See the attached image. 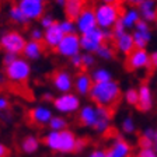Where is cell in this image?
<instances>
[{"mask_svg":"<svg viewBox=\"0 0 157 157\" xmlns=\"http://www.w3.org/2000/svg\"><path fill=\"white\" fill-rule=\"evenodd\" d=\"M111 109L95 104H86L78 111V121L83 126L93 128L98 133H107L111 129Z\"/></svg>","mask_w":157,"mask_h":157,"instance_id":"cell-1","label":"cell"},{"mask_svg":"<svg viewBox=\"0 0 157 157\" xmlns=\"http://www.w3.org/2000/svg\"><path fill=\"white\" fill-rule=\"evenodd\" d=\"M121 95L122 90L119 83L115 82V80H111V82L107 83H94L88 97L93 101V104L111 109L114 105H117L119 102Z\"/></svg>","mask_w":157,"mask_h":157,"instance_id":"cell-2","label":"cell"},{"mask_svg":"<svg viewBox=\"0 0 157 157\" xmlns=\"http://www.w3.org/2000/svg\"><path fill=\"white\" fill-rule=\"evenodd\" d=\"M44 143L53 151H59V153H75L77 137L69 129L62 131V132L51 131L44 137Z\"/></svg>","mask_w":157,"mask_h":157,"instance_id":"cell-3","label":"cell"},{"mask_svg":"<svg viewBox=\"0 0 157 157\" xmlns=\"http://www.w3.org/2000/svg\"><path fill=\"white\" fill-rule=\"evenodd\" d=\"M94 14L97 25L100 29H112V27L121 20V7L119 4L98 3L94 7Z\"/></svg>","mask_w":157,"mask_h":157,"instance_id":"cell-4","label":"cell"},{"mask_svg":"<svg viewBox=\"0 0 157 157\" xmlns=\"http://www.w3.org/2000/svg\"><path fill=\"white\" fill-rule=\"evenodd\" d=\"M31 70L33 69H31V65H29L28 60L25 58H20V56L11 65L4 67L6 77L11 83H17V84L25 83L29 78V76H31Z\"/></svg>","mask_w":157,"mask_h":157,"instance_id":"cell-5","label":"cell"},{"mask_svg":"<svg viewBox=\"0 0 157 157\" xmlns=\"http://www.w3.org/2000/svg\"><path fill=\"white\" fill-rule=\"evenodd\" d=\"M25 36L18 31H7L0 36V48L6 53H13V55H23V51L27 45Z\"/></svg>","mask_w":157,"mask_h":157,"instance_id":"cell-6","label":"cell"},{"mask_svg":"<svg viewBox=\"0 0 157 157\" xmlns=\"http://www.w3.org/2000/svg\"><path fill=\"white\" fill-rule=\"evenodd\" d=\"M53 108L59 114H75L80 111V98L75 93H66V94H59L52 102Z\"/></svg>","mask_w":157,"mask_h":157,"instance_id":"cell-7","label":"cell"},{"mask_svg":"<svg viewBox=\"0 0 157 157\" xmlns=\"http://www.w3.org/2000/svg\"><path fill=\"white\" fill-rule=\"evenodd\" d=\"M80 44H82V51L84 53H94L95 55V52L100 49V46L107 42L104 39L102 29L95 28L93 31H90V33L80 35Z\"/></svg>","mask_w":157,"mask_h":157,"instance_id":"cell-8","label":"cell"},{"mask_svg":"<svg viewBox=\"0 0 157 157\" xmlns=\"http://www.w3.org/2000/svg\"><path fill=\"white\" fill-rule=\"evenodd\" d=\"M56 52L63 58L72 59L73 56H77L82 53V44H80V35L78 34H70L65 35L62 42L56 48Z\"/></svg>","mask_w":157,"mask_h":157,"instance_id":"cell-9","label":"cell"},{"mask_svg":"<svg viewBox=\"0 0 157 157\" xmlns=\"http://www.w3.org/2000/svg\"><path fill=\"white\" fill-rule=\"evenodd\" d=\"M126 66L132 72H139L144 69L151 67L150 53L146 49H135L132 53L126 56Z\"/></svg>","mask_w":157,"mask_h":157,"instance_id":"cell-10","label":"cell"},{"mask_svg":"<svg viewBox=\"0 0 157 157\" xmlns=\"http://www.w3.org/2000/svg\"><path fill=\"white\" fill-rule=\"evenodd\" d=\"M18 7L21 9L28 21H36L41 20L45 14V3L38 0H18Z\"/></svg>","mask_w":157,"mask_h":157,"instance_id":"cell-11","label":"cell"},{"mask_svg":"<svg viewBox=\"0 0 157 157\" xmlns=\"http://www.w3.org/2000/svg\"><path fill=\"white\" fill-rule=\"evenodd\" d=\"M52 86L60 94L72 93L75 90V77L69 70H58L52 76Z\"/></svg>","mask_w":157,"mask_h":157,"instance_id":"cell-12","label":"cell"},{"mask_svg":"<svg viewBox=\"0 0 157 157\" xmlns=\"http://www.w3.org/2000/svg\"><path fill=\"white\" fill-rule=\"evenodd\" d=\"M76 27H77V34L78 35H83L86 33H90L93 29L98 28L97 25V20H95V14H94V9H90V7H86L83 10L80 16L75 20Z\"/></svg>","mask_w":157,"mask_h":157,"instance_id":"cell-13","label":"cell"},{"mask_svg":"<svg viewBox=\"0 0 157 157\" xmlns=\"http://www.w3.org/2000/svg\"><path fill=\"white\" fill-rule=\"evenodd\" d=\"M55 117L52 109L46 105H35L29 109L28 118L33 124L38 125V126H45L49 125V122L52 121V118Z\"/></svg>","mask_w":157,"mask_h":157,"instance_id":"cell-14","label":"cell"},{"mask_svg":"<svg viewBox=\"0 0 157 157\" xmlns=\"http://www.w3.org/2000/svg\"><path fill=\"white\" fill-rule=\"evenodd\" d=\"M132 147L125 139L117 136L112 142L111 147H108L105 150V156L107 157H129Z\"/></svg>","mask_w":157,"mask_h":157,"instance_id":"cell-15","label":"cell"},{"mask_svg":"<svg viewBox=\"0 0 157 157\" xmlns=\"http://www.w3.org/2000/svg\"><path fill=\"white\" fill-rule=\"evenodd\" d=\"M139 91V102H137V108L142 112H147L153 108L154 100H153V91L149 84H140L137 87Z\"/></svg>","mask_w":157,"mask_h":157,"instance_id":"cell-16","label":"cell"},{"mask_svg":"<svg viewBox=\"0 0 157 157\" xmlns=\"http://www.w3.org/2000/svg\"><path fill=\"white\" fill-rule=\"evenodd\" d=\"M65 34L62 33V29L59 27V24L56 23L55 25H52L51 28L45 29V35H44V45L49 49H56L59 46V44L62 42Z\"/></svg>","mask_w":157,"mask_h":157,"instance_id":"cell-17","label":"cell"},{"mask_svg":"<svg viewBox=\"0 0 157 157\" xmlns=\"http://www.w3.org/2000/svg\"><path fill=\"white\" fill-rule=\"evenodd\" d=\"M142 20L146 23H156L157 20V0H142V3L137 6Z\"/></svg>","mask_w":157,"mask_h":157,"instance_id":"cell-18","label":"cell"},{"mask_svg":"<svg viewBox=\"0 0 157 157\" xmlns=\"http://www.w3.org/2000/svg\"><path fill=\"white\" fill-rule=\"evenodd\" d=\"M93 86H94V83H93V78L88 73H78L75 77V91L77 95H82V97L88 95Z\"/></svg>","mask_w":157,"mask_h":157,"instance_id":"cell-19","label":"cell"},{"mask_svg":"<svg viewBox=\"0 0 157 157\" xmlns=\"http://www.w3.org/2000/svg\"><path fill=\"white\" fill-rule=\"evenodd\" d=\"M114 41H115V49H117L119 53H122V55L128 56L129 53H132L135 49H136L132 33H129V31H126L124 35H121L119 38L114 39Z\"/></svg>","mask_w":157,"mask_h":157,"instance_id":"cell-20","label":"cell"},{"mask_svg":"<svg viewBox=\"0 0 157 157\" xmlns=\"http://www.w3.org/2000/svg\"><path fill=\"white\" fill-rule=\"evenodd\" d=\"M140 20H142V17H140V13H139V9L135 6L125 9L121 14V21H122V24H124V27L126 28V31L128 29H133L135 25H136Z\"/></svg>","mask_w":157,"mask_h":157,"instance_id":"cell-21","label":"cell"},{"mask_svg":"<svg viewBox=\"0 0 157 157\" xmlns=\"http://www.w3.org/2000/svg\"><path fill=\"white\" fill-rule=\"evenodd\" d=\"M44 55V45L42 42H35V41H28L23 51V58H25L27 60H39Z\"/></svg>","mask_w":157,"mask_h":157,"instance_id":"cell-22","label":"cell"},{"mask_svg":"<svg viewBox=\"0 0 157 157\" xmlns=\"http://www.w3.org/2000/svg\"><path fill=\"white\" fill-rule=\"evenodd\" d=\"M84 9V0H67L66 6L63 7V11L66 14V18L76 20Z\"/></svg>","mask_w":157,"mask_h":157,"instance_id":"cell-23","label":"cell"},{"mask_svg":"<svg viewBox=\"0 0 157 157\" xmlns=\"http://www.w3.org/2000/svg\"><path fill=\"white\" fill-rule=\"evenodd\" d=\"M132 36H133V41H135V46L137 49H146L147 46L150 45L151 39H153V34H151V29L150 31H133L132 33Z\"/></svg>","mask_w":157,"mask_h":157,"instance_id":"cell-24","label":"cell"},{"mask_svg":"<svg viewBox=\"0 0 157 157\" xmlns=\"http://www.w3.org/2000/svg\"><path fill=\"white\" fill-rule=\"evenodd\" d=\"M90 76L93 78V83H107L114 80L112 78V73L105 67H94L93 72L90 73Z\"/></svg>","mask_w":157,"mask_h":157,"instance_id":"cell-25","label":"cell"},{"mask_svg":"<svg viewBox=\"0 0 157 157\" xmlns=\"http://www.w3.org/2000/svg\"><path fill=\"white\" fill-rule=\"evenodd\" d=\"M38 147H39V139L36 136L29 135V136H25L21 140V150L27 154L35 153L38 150Z\"/></svg>","mask_w":157,"mask_h":157,"instance_id":"cell-26","label":"cell"},{"mask_svg":"<svg viewBox=\"0 0 157 157\" xmlns=\"http://www.w3.org/2000/svg\"><path fill=\"white\" fill-rule=\"evenodd\" d=\"M9 17L13 23L18 24V25H27L29 23L28 18L25 17V14L21 11V9L18 7V4H14V6L10 7L9 10Z\"/></svg>","mask_w":157,"mask_h":157,"instance_id":"cell-27","label":"cell"},{"mask_svg":"<svg viewBox=\"0 0 157 157\" xmlns=\"http://www.w3.org/2000/svg\"><path fill=\"white\" fill-rule=\"evenodd\" d=\"M95 56L98 59H101V60H112L115 58V51L111 45H108V44H104V45L100 46L97 52H95Z\"/></svg>","mask_w":157,"mask_h":157,"instance_id":"cell-28","label":"cell"},{"mask_svg":"<svg viewBox=\"0 0 157 157\" xmlns=\"http://www.w3.org/2000/svg\"><path fill=\"white\" fill-rule=\"evenodd\" d=\"M124 101L128 105L137 107V102H139V91H137V88H135V87L126 88L124 93Z\"/></svg>","mask_w":157,"mask_h":157,"instance_id":"cell-29","label":"cell"},{"mask_svg":"<svg viewBox=\"0 0 157 157\" xmlns=\"http://www.w3.org/2000/svg\"><path fill=\"white\" fill-rule=\"evenodd\" d=\"M59 27L62 29V33L65 35H70V34H77V27H76L75 20L70 18H63L60 21H58Z\"/></svg>","mask_w":157,"mask_h":157,"instance_id":"cell-30","label":"cell"},{"mask_svg":"<svg viewBox=\"0 0 157 157\" xmlns=\"http://www.w3.org/2000/svg\"><path fill=\"white\" fill-rule=\"evenodd\" d=\"M49 128H51V131L53 132H62V131H66L67 129V119L60 115L58 117H53L52 121L49 122Z\"/></svg>","mask_w":157,"mask_h":157,"instance_id":"cell-31","label":"cell"},{"mask_svg":"<svg viewBox=\"0 0 157 157\" xmlns=\"http://www.w3.org/2000/svg\"><path fill=\"white\" fill-rule=\"evenodd\" d=\"M44 35H45V29H42L41 27H33L29 29V41L44 42Z\"/></svg>","mask_w":157,"mask_h":157,"instance_id":"cell-32","label":"cell"},{"mask_svg":"<svg viewBox=\"0 0 157 157\" xmlns=\"http://www.w3.org/2000/svg\"><path fill=\"white\" fill-rule=\"evenodd\" d=\"M58 23L55 20V17L52 16L51 13H45L42 16V18L39 20V27L42 29H48V28H51L52 25H55V24Z\"/></svg>","mask_w":157,"mask_h":157,"instance_id":"cell-33","label":"cell"},{"mask_svg":"<svg viewBox=\"0 0 157 157\" xmlns=\"http://www.w3.org/2000/svg\"><path fill=\"white\" fill-rule=\"evenodd\" d=\"M82 60H83V67L84 69H91L95 66L97 62V56L94 53H82Z\"/></svg>","mask_w":157,"mask_h":157,"instance_id":"cell-34","label":"cell"},{"mask_svg":"<svg viewBox=\"0 0 157 157\" xmlns=\"http://www.w3.org/2000/svg\"><path fill=\"white\" fill-rule=\"evenodd\" d=\"M136 131V125H135V121L132 117H126L124 118L122 121V132L125 133H133Z\"/></svg>","mask_w":157,"mask_h":157,"instance_id":"cell-35","label":"cell"},{"mask_svg":"<svg viewBox=\"0 0 157 157\" xmlns=\"http://www.w3.org/2000/svg\"><path fill=\"white\" fill-rule=\"evenodd\" d=\"M111 31H112V36H114V39H117V38H119L121 35H124V34L126 33V28H125L124 24H122V21L119 20V21L112 27Z\"/></svg>","mask_w":157,"mask_h":157,"instance_id":"cell-36","label":"cell"},{"mask_svg":"<svg viewBox=\"0 0 157 157\" xmlns=\"http://www.w3.org/2000/svg\"><path fill=\"white\" fill-rule=\"evenodd\" d=\"M139 146H140V149H153V140L140 135V137H139Z\"/></svg>","mask_w":157,"mask_h":157,"instance_id":"cell-37","label":"cell"},{"mask_svg":"<svg viewBox=\"0 0 157 157\" xmlns=\"http://www.w3.org/2000/svg\"><path fill=\"white\" fill-rule=\"evenodd\" d=\"M133 31H140V33H143V31H150V24L146 23L144 20H140V21L135 25Z\"/></svg>","mask_w":157,"mask_h":157,"instance_id":"cell-38","label":"cell"},{"mask_svg":"<svg viewBox=\"0 0 157 157\" xmlns=\"http://www.w3.org/2000/svg\"><path fill=\"white\" fill-rule=\"evenodd\" d=\"M136 157H157V154L153 149H140Z\"/></svg>","mask_w":157,"mask_h":157,"instance_id":"cell-39","label":"cell"},{"mask_svg":"<svg viewBox=\"0 0 157 157\" xmlns=\"http://www.w3.org/2000/svg\"><path fill=\"white\" fill-rule=\"evenodd\" d=\"M17 58H18V56L13 55V53H4V56H3V65H4V67H6V66H9V65H11V63H13Z\"/></svg>","mask_w":157,"mask_h":157,"instance_id":"cell-40","label":"cell"},{"mask_svg":"<svg viewBox=\"0 0 157 157\" xmlns=\"http://www.w3.org/2000/svg\"><path fill=\"white\" fill-rule=\"evenodd\" d=\"M70 63H72L73 67L76 69H82L83 67V60H82V53L77 56H73L72 59H70Z\"/></svg>","mask_w":157,"mask_h":157,"instance_id":"cell-41","label":"cell"},{"mask_svg":"<svg viewBox=\"0 0 157 157\" xmlns=\"http://www.w3.org/2000/svg\"><path fill=\"white\" fill-rule=\"evenodd\" d=\"M9 107H10L9 100H7L4 95H0V112L7 111V109H9Z\"/></svg>","mask_w":157,"mask_h":157,"instance_id":"cell-42","label":"cell"},{"mask_svg":"<svg viewBox=\"0 0 157 157\" xmlns=\"http://www.w3.org/2000/svg\"><path fill=\"white\" fill-rule=\"evenodd\" d=\"M87 144V140L84 137H77V143H76V151H82Z\"/></svg>","mask_w":157,"mask_h":157,"instance_id":"cell-43","label":"cell"},{"mask_svg":"<svg viewBox=\"0 0 157 157\" xmlns=\"http://www.w3.org/2000/svg\"><path fill=\"white\" fill-rule=\"evenodd\" d=\"M55 98H56V97H55V95H53L51 91L42 93V100H44L45 102H53V101H55Z\"/></svg>","mask_w":157,"mask_h":157,"instance_id":"cell-44","label":"cell"},{"mask_svg":"<svg viewBox=\"0 0 157 157\" xmlns=\"http://www.w3.org/2000/svg\"><path fill=\"white\" fill-rule=\"evenodd\" d=\"M10 156V149L4 146L3 143H0V157H9Z\"/></svg>","mask_w":157,"mask_h":157,"instance_id":"cell-45","label":"cell"},{"mask_svg":"<svg viewBox=\"0 0 157 157\" xmlns=\"http://www.w3.org/2000/svg\"><path fill=\"white\" fill-rule=\"evenodd\" d=\"M150 62H151V67L157 70V49L150 53Z\"/></svg>","mask_w":157,"mask_h":157,"instance_id":"cell-46","label":"cell"},{"mask_svg":"<svg viewBox=\"0 0 157 157\" xmlns=\"http://www.w3.org/2000/svg\"><path fill=\"white\" fill-rule=\"evenodd\" d=\"M88 157H107V156H105V150H101V149H98V150L91 151V154H90Z\"/></svg>","mask_w":157,"mask_h":157,"instance_id":"cell-47","label":"cell"},{"mask_svg":"<svg viewBox=\"0 0 157 157\" xmlns=\"http://www.w3.org/2000/svg\"><path fill=\"white\" fill-rule=\"evenodd\" d=\"M122 2H125V3H128V4H133L135 7H137L142 3V0H122Z\"/></svg>","mask_w":157,"mask_h":157,"instance_id":"cell-48","label":"cell"},{"mask_svg":"<svg viewBox=\"0 0 157 157\" xmlns=\"http://www.w3.org/2000/svg\"><path fill=\"white\" fill-rule=\"evenodd\" d=\"M66 2H67V0H55V4L56 6H59V7H65Z\"/></svg>","mask_w":157,"mask_h":157,"instance_id":"cell-49","label":"cell"},{"mask_svg":"<svg viewBox=\"0 0 157 157\" xmlns=\"http://www.w3.org/2000/svg\"><path fill=\"white\" fill-rule=\"evenodd\" d=\"M119 0H100V3H108V4H118Z\"/></svg>","mask_w":157,"mask_h":157,"instance_id":"cell-50","label":"cell"},{"mask_svg":"<svg viewBox=\"0 0 157 157\" xmlns=\"http://www.w3.org/2000/svg\"><path fill=\"white\" fill-rule=\"evenodd\" d=\"M153 147L156 149V151H157V129H156V132H154V139H153Z\"/></svg>","mask_w":157,"mask_h":157,"instance_id":"cell-51","label":"cell"},{"mask_svg":"<svg viewBox=\"0 0 157 157\" xmlns=\"http://www.w3.org/2000/svg\"><path fill=\"white\" fill-rule=\"evenodd\" d=\"M3 83H4V77H3V76H2V75H0V86L3 84Z\"/></svg>","mask_w":157,"mask_h":157,"instance_id":"cell-52","label":"cell"},{"mask_svg":"<svg viewBox=\"0 0 157 157\" xmlns=\"http://www.w3.org/2000/svg\"><path fill=\"white\" fill-rule=\"evenodd\" d=\"M38 2H44V3H45V2H46V0H38Z\"/></svg>","mask_w":157,"mask_h":157,"instance_id":"cell-53","label":"cell"},{"mask_svg":"<svg viewBox=\"0 0 157 157\" xmlns=\"http://www.w3.org/2000/svg\"><path fill=\"white\" fill-rule=\"evenodd\" d=\"M156 27H157V20H156Z\"/></svg>","mask_w":157,"mask_h":157,"instance_id":"cell-54","label":"cell"}]
</instances>
